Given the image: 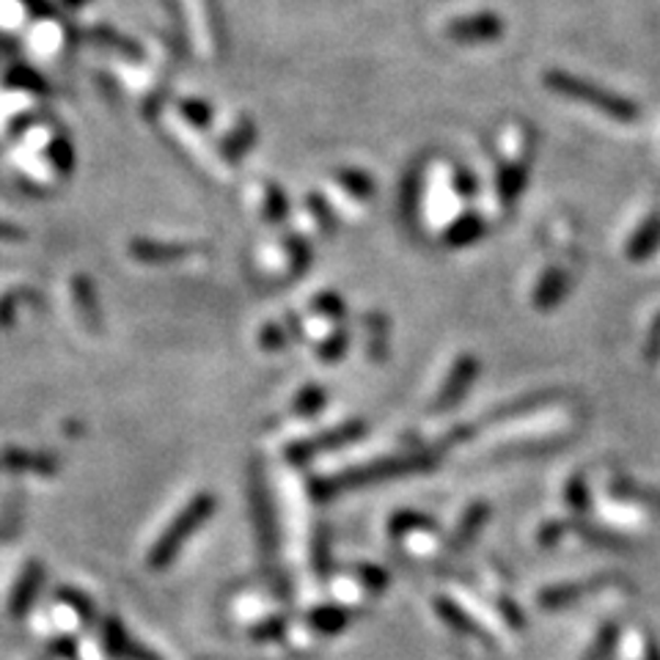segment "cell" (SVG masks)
Instances as JSON below:
<instances>
[{
	"label": "cell",
	"instance_id": "cell-4",
	"mask_svg": "<svg viewBox=\"0 0 660 660\" xmlns=\"http://www.w3.org/2000/svg\"><path fill=\"white\" fill-rule=\"evenodd\" d=\"M501 31V23L496 18H474V20H459L448 34L457 39H481V36H496Z\"/></svg>",
	"mask_w": 660,
	"mask_h": 660
},
{
	"label": "cell",
	"instance_id": "cell-3",
	"mask_svg": "<svg viewBox=\"0 0 660 660\" xmlns=\"http://www.w3.org/2000/svg\"><path fill=\"white\" fill-rule=\"evenodd\" d=\"M0 468L3 470H39V474H53L56 465L50 457L29 452H3L0 454Z\"/></svg>",
	"mask_w": 660,
	"mask_h": 660
},
{
	"label": "cell",
	"instance_id": "cell-5",
	"mask_svg": "<svg viewBox=\"0 0 660 660\" xmlns=\"http://www.w3.org/2000/svg\"><path fill=\"white\" fill-rule=\"evenodd\" d=\"M36 583H39V570H36V567H31L29 576H25V587H20V589H18V598H14V605H12L14 614H20V611H25V605H29V603H31V598H34Z\"/></svg>",
	"mask_w": 660,
	"mask_h": 660
},
{
	"label": "cell",
	"instance_id": "cell-1",
	"mask_svg": "<svg viewBox=\"0 0 660 660\" xmlns=\"http://www.w3.org/2000/svg\"><path fill=\"white\" fill-rule=\"evenodd\" d=\"M545 83H548L556 94H565V96H570V100H578V102H589V105H594L598 111L608 113V116H614V118L636 116V107H633L627 100L608 94V91H603L600 86L587 83V80L572 78V75L550 72L548 78H545Z\"/></svg>",
	"mask_w": 660,
	"mask_h": 660
},
{
	"label": "cell",
	"instance_id": "cell-6",
	"mask_svg": "<svg viewBox=\"0 0 660 660\" xmlns=\"http://www.w3.org/2000/svg\"><path fill=\"white\" fill-rule=\"evenodd\" d=\"M0 237H20V231L9 229V226H0Z\"/></svg>",
	"mask_w": 660,
	"mask_h": 660
},
{
	"label": "cell",
	"instance_id": "cell-2",
	"mask_svg": "<svg viewBox=\"0 0 660 660\" xmlns=\"http://www.w3.org/2000/svg\"><path fill=\"white\" fill-rule=\"evenodd\" d=\"M213 507H215V501L209 499V496H198V499L187 507L185 515H182L180 521L169 528V534H166V537L157 543L155 554H151V567L169 565V561L177 556V550H180V545L185 543V539L191 537V534L196 532L204 521H207L209 512H213Z\"/></svg>",
	"mask_w": 660,
	"mask_h": 660
}]
</instances>
